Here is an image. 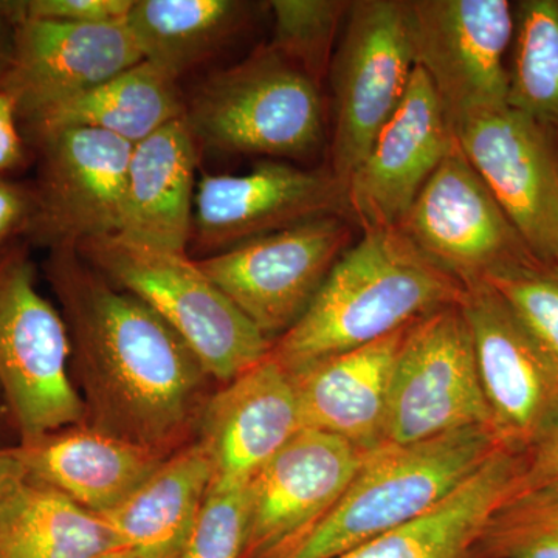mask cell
<instances>
[{"mask_svg": "<svg viewBox=\"0 0 558 558\" xmlns=\"http://www.w3.org/2000/svg\"><path fill=\"white\" fill-rule=\"evenodd\" d=\"M197 148L185 117L134 145L120 236L148 247L185 253L193 231Z\"/></svg>", "mask_w": 558, "mask_h": 558, "instance_id": "7402d4cb", "label": "cell"}, {"mask_svg": "<svg viewBox=\"0 0 558 558\" xmlns=\"http://www.w3.org/2000/svg\"><path fill=\"white\" fill-rule=\"evenodd\" d=\"M458 303L407 330L389 392L384 447L473 427L492 432L472 336Z\"/></svg>", "mask_w": 558, "mask_h": 558, "instance_id": "9c48e42d", "label": "cell"}, {"mask_svg": "<svg viewBox=\"0 0 558 558\" xmlns=\"http://www.w3.org/2000/svg\"><path fill=\"white\" fill-rule=\"evenodd\" d=\"M557 142H558V135H557Z\"/></svg>", "mask_w": 558, "mask_h": 558, "instance_id": "60d3db41", "label": "cell"}, {"mask_svg": "<svg viewBox=\"0 0 558 558\" xmlns=\"http://www.w3.org/2000/svg\"><path fill=\"white\" fill-rule=\"evenodd\" d=\"M134 0H0V14L13 27L25 22L110 24L124 22Z\"/></svg>", "mask_w": 558, "mask_h": 558, "instance_id": "d6a6232c", "label": "cell"}, {"mask_svg": "<svg viewBox=\"0 0 558 558\" xmlns=\"http://www.w3.org/2000/svg\"><path fill=\"white\" fill-rule=\"evenodd\" d=\"M211 483L197 440L171 454L108 519L135 558H180Z\"/></svg>", "mask_w": 558, "mask_h": 558, "instance_id": "484cf974", "label": "cell"}, {"mask_svg": "<svg viewBox=\"0 0 558 558\" xmlns=\"http://www.w3.org/2000/svg\"><path fill=\"white\" fill-rule=\"evenodd\" d=\"M33 211L35 196L32 182L0 178V248L14 242H27Z\"/></svg>", "mask_w": 558, "mask_h": 558, "instance_id": "836d02e7", "label": "cell"}, {"mask_svg": "<svg viewBox=\"0 0 558 558\" xmlns=\"http://www.w3.org/2000/svg\"><path fill=\"white\" fill-rule=\"evenodd\" d=\"M301 428L292 379L269 352L205 403L196 440L211 465L209 487L247 486Z\"/></svg>", "mask_w": 558, "mask_h": 558, "instance_id": "d6986e66", "label": "cell"}, {"mask_svg": "<svg viewBox=\"0 0 558 558\" xmlns=\"http://www.w3.org/2000/svg\"><path fill=\"white\" fill-rule=\"evenodd\" d=\"M102 558H135L134 554L130 549L117 550V553L109 554V556Z\"/></svg>", "mask_w": 558, "mask_h": 558, "instance_id": "ab89813d", "label": "cell"}, {"mask_svg": "<svg viewBox=\"0 0 558 558\" xmlns=\"http://www.w3.org/2000/svg\"><path fill=\"white\" fill-rule=\"evenodd\" d=\"M475 558H558V490L517 492L488 520Z\"/></svg>", "mask_w": 558, "mask_h": 558, "instance_id": "f546056e", "label": "cell"}, {"mask_svg": "<svg viewBox=\"0 0 558 558\" xmlns=\"http://www.w3.org/2000/svg\"><path fill=\"white\" fill-rule=\"evenodd\" d=\"M464 286L396 229L366 230L270 355L289 374L366 347L457 304Z\"/></svg>", "mask_w": 558, "mask_h": 558, "instance_id": "7a4b0ae2", "label": "cell"}, {"mask_svg": "<svg viewBox=\"0 0 558 558\" xmlns=\"http://www.w3.org/2000/svg\"><path fill=\"white\" fill-rule=\"evenodd\" d=\"M323 215L349 218L347 189L329 168L264 160L247 174L197 182L191 240L209 256Z\"/></svg>", "mask_w": 558, "mask_h": 558, "instance_id": "2e32d148", "label": "cell"}, {"mask_svg": "<svg viewBox=\"0 0 558 558\" xmlns=\"http://www.w3.org/2000/svg\"><path fill=\"white\" fill-rule=\"evenodd\" d=\"M76 248L116 288L137 296L167 322L213 380L227 384L269 355L271 341L186 253L148 247L120 234L95 238Z\"/></svg>", "mask_w": 558, "mask_h": 558, "instance_id": "5b68a950", "label": "cell"}, {"mask_svg": "<svg viewBox=\"0 0 558 558\" xmlns=\"http://www.w3.org/2000/svg\"><path fill=\"white\" fill-rule=\"evenodd\" d=\"M7 428L14 433L13 427H11L10 414L9 410H7L5 400H3L2 392H0V439H2L3 432H5Z\"/></svg>", "mask_w": 558, "mask_h": 558, "instance_id": "f35d334b", "label": "cell"}, {"mask_svg": "<svg viewBox=\"0 0 558 558\" xmlns=\"http://www.w3.org/2000/svg\"><path fill=\"white\" fill-rule=\"evenodd\" d=\"M140 61L124 22H25L14 27L13 53L0 86L24 124Z\"/></svg>", "mask_w": 558, "mask_h": 558, "instance_id": "ac0fdd59", "label": "cell"}, {"mask_svg": "<svg viewBox=\"0 0 558 558\" xmlns=\"http://www.w3.org/2000/svg\"><path fill=\"white\" fill-rule=\"evenodd\" d=\"M396 230L464 288L532 258L458 142L418 191Z\"/></svg>", "mask_w": 558, "mask_h": 558, "instance_id": "7c38bea8", "label": "cell"}, {"mask_svg": "<svg viewBox=\"0 0 558 558\" xmlns=\"http://www.w3.org/2000/svg\"><path fill=\"white\" fill-rule=\"evenodd\" d=\"M509 108L558 135V0L513 3Z\"/></svg>", "mask_w": 558, "mask_h": 558, "instance_id": "83f0119b", "label": "cell"}, {"mask_svg": "<svg viewBox=\"0 0 558 558\" xmlns=\"http://www.w3.org/2000/svg\"><path fill=\"white\" fill-rule=\"evenodd\" d=\"M416 65L427 73L451 124L508 106L515 17L508 0H409Z\"/></svg>", "mask_w": 558, "mask_h": 558, "instance_id": "4fadbf2b", "label": "cell"}, {"mask_svg": "<svg viewBox=\"0 0 558 558\" xmlns=\"http://www.w3.org/2000/svg\"><path fill=\"white\" fill-rule=\"evenodd\" d=\"M558 365V264L527 258L484 279Z\"/></svg>", "mask_w": 558, "mask_h": 558, "instance_id": "4dcf8cb0", "label": "cell"}, {"mask_svg": "<svg viewBox=\"0 0 558 558\" xmlns=\"http://www.w3.org/2000/svg\"><path fill=\"white\" fill-rule=\"evenodd\" d=\"M248 17L250 3L240 0H134L124 24L143 61L179 81L218 53Z\"/></svg>", "mask_w": 558, "mask_h": 558, "instance_id": "4316f807", "label": "cell"}, {"mask_svg": "<svg viewBox=\"0 0 558 558\" xmlns=\"http://www.w3.org/2000/svg\"><path fill=\"white\" fill-rule=\"evenodd\" d=\"M459 307L470 329L492 433L526 454L558 422V365L486 282L465 286Z\"/></svg>", "mask_w": 558, "mask_h": 558, "instance_id": "8fae6325", "label": "cell"}, {"mask_svg": "<svg viewBox=\"0 0 558 558\" xmlns=\"http://www.w3.org/2000/svg\"><path fill=\"white\" fill-rule=\"evenodd\" d=\"M14 27L0 14V80L5 75L13 53Z\"/></svg>", "mask_w": 558, "mask_h": 558, "instance_id": "74e56055", "label": "cell"}, {"mask_svg": "<svg viewBox=\"0 0 558 558\" xmlns=\"http://www.w3.org/2000/svg\"><path fill=\"white\" fill-rule=\"evenodd\" d=\"M245 487H209L180 558H242Z\"/></svg>", "mask_w": 558, "mask_h": 558, "instance_id": "1f68e13d", "label": "cell"}, {"mask_svg": "<svg viewBox=\"0 0 558 558\" xmlns=\"http://www.w3.org/2000/svg\"><path fill=\"white\" fill-rule=\"evenodd\" d=\"M128 549L108 519L22 472L0 498V558H102Z\"/></svg>", "mask_w": 558, "mask_h": 558, "instance_id": "cb8c5ba5", "label": "cell"}, {"mask_svg": "<svg viewBox=\"0 0 558 558\" xmlns=\"http://www.w3.org/2000/svg\"><path fill=\"white\" fill-rule=\"evenodd\" d=\"M451 126L532 256L558 264L557 135L509 106L469 113Z\"/></svg>", "mask_w": 558, "mask_h": 558, "instance_id": "5bb4252c", "label": "cell"}, {"mask_svg": "<svg viewBox=\"0 0 558 558\" xmlns=\"http://www.w3.org/2000/svg\"><path fill=\"white\" fill-rule=\"evenodd\" d=\"M13 453L28 476L98 515L119 508L171 457L83 424L13 444Z\"/></svg>", "mask_w": 558, "mask_h": 558, "instance_id": "44dd1931", "label": "cell"}, {"mask_svg": "<svg viewBox=\"0 0 558 558\" xmlns=\"http://www.w3.org/2000/svg\"><path fill=\"white\" fill-rule=\"evenodd\" d=\"M553 488L558 490V422L548 436L529 451L519 492Z\"/></svg>", "mask_w": 558, "mask_h": 558, "instance_id": "d590c367", "label": "cell"}, {"mask_svg": "<svg viewBox=\"0 0 558 558\" xmlns=\"http://www.w3.org/2000/svg\"><path fill=\"white\" fill-rule=\"evenodd\" d=\"M486 427L366 454L328 515L277 558H337L427 513L499 449Z\"/></svg>", "mask_w": 558, "mask_h": 558, "instance_id": "3957f363", "label": "cell"}, {"mask_svg": "<svg viewBox=\"0 0 558 558\" xmlns=\"http://www.w3.org/2000/svg\"><path fill=\"white\" fill-rule=\"evenodd\" d=\"M31 245L0 248V392L17 442L84 424L68 326L36 286Z\"/></svg>", "mask_w": 558, "mask_h": 558, "instance_id": "8992f818", "label": "cell"}, {"mask_svg": "<svg viewBox=\"0 0 558 558\" xmlns=\"http://www.w3.org/2000/svg\"><path fill=\"white\" fill-rule=\"evenodd\" d=\"M270 46L318 87L328 78L336 39L347 21V0H274Z\"/></svg>", "mask_w": 558, "mask_h": 558, "instance_id": "f1b7e54d", "label": "cell"}, {"mask_svg": "<svg viewBox=\"0 0 558 558\" xmlns=\"http://www.w3.org/2000/svg\"><path fill=\"white\" fill-rule=\"evenodd\" d=\"M33 161L16 106L0 86V178H11Z\"/></svg>", "mask_w": 558, "mask_h": 558, "instance_id": "e575fe53", "label": "cell"}, {"mask_svg": "<svg viewBox=\"0 0 558 558\" xmlns=\"http://www.w3.org/2000/svg\"><path fill=\"white\" fill-rule=\"evenodd\" d=\"M28 146L36 161L28 245L78 247L120 233L132 143L70 128L31 140Z\"/></svg>", "mask_w": 558, "mask_h": 558, "instance_id": "30bf717a", "label": "cell"}, {"mask_svg": "<svg viewBox=\"0 0 558 558\" xmlns=\"http://www.w3.org/2000/svg\"><path fill=\"white\" fill-rule=\"evenodd\" d=\"M409 328L289 374L303 428L337 436L363 453L381 449L396 360Z\"/></svg>", "mask_w": 558, "mask_h": 558, "instance_id": "ffe728a7", "label": "cell"}, {"mask_svg": "<svg viewBox=\"0 0 558 558\" xmlns=\"http://www.w3.org/2000/svg\"><path fill=\"white\" fill-rule=\"evenodd\" d=\"M416 68L409 0H355L329 69L332 140L329 171L347 189Z\"/></svg>", "mask_w": 558, "mask_h": 558, "instance_id": "52a82bcc", "label": "cell"}, {"mask_svg": "<svg viewBox=\"0 0 558 558\" xmlns=\"http://www.w3.org/2000/svg\"><path fill=\"white\" fill-rule=\"evenodd\" d=\"M348 216L323 215L196 259L267 340L288 332L352 245Z\"/></svg>", "mask_w": 558, "mask_h": 558, "instance_id": "ba28073f", "label": "cell"}, {"mask_svg": "<svg viewBox=\"0 0 558 558\" xmlns=\"http://www.w3.org/2000/svg\"><path fill=\"white\" fill-rule=\"evenodd\" d=\"M317 84L269 43L213 72L185 101L197 145L231 156L307 159L325 145Z\"/></svg>", "mask_w": 558, "mask_h": 558, "instance_id": "277c9868", "label": "cell"}, {"mask_svg": "<svg viewBox=\"0 0 558 558\" xmlns=\"http://www.w3.org/2000/svg\"><path fill=\"white\" fill-rule=\"evenodd\" d=\"M454 143L449 113L416 65L398 110L348 180L349 218L363 231L396 229Z\"/></svg>", "mask_w": 558, "mask_h": 558, "instance_id": "e0dca14e", "label": "cell"}, {"mask_svg": "<svg viewBox=\"0 0 558 558\" xmlns=\"http://www.w3.org/2000/svg\"><path fill=\"white\" fill-rule=\"evenodd\" d=\"M366 454L347 440L301 428L245 486L242 558H277L328 515Z\"/></svg>", "mask_w": 558, "mask_h": 558, "instance_id": "9a60e30c", "label": "cell"}, {"mask_svg": "<svg viewBox=\"0 0 558 558\" xmlns=\"http://www.w3.org/2000/svg\"><path fill=\"white\" fill-rule=\"evenodd\" d=\"M524 461V454L499 447L427 513L337 558H475L488 520L519 492Z\"/></svg>", "mask_w": 558, "mask_h": 558, "instance_id": "603a6c76", "label": "cell"}, {"mask_svg": "<svg viewBox=\"0 0 558 558\" xmlns=\"http://www.w3.org/2000/svg\"><path fill=\"white\" fill-rule=\"evenodd\" d=\"M43 267L68 326L83 425L167 454L189 446L213 380L193 349L78 248L49 250Z\"/></svg>", "mask_w": 558, "mask_h": 558, "instance_id": "6da1fadb", "label": "cell"}, {"mask_svg": "<svg viewBox=\"0 0 558 558\" xmlns=\"http://www.w3.org/2000/svg\"><path fill=\"white\" fill-rule=\"evenodd\" d=\"M20 472H22V465L14 457L13 444H0V498L7 483Z\"/></svg>", "mask_w": 558, "mask_h": 558, "instance_id": "8d00e7d4", "label": "cell"}, {"mask_svg": "<svg viewBox=\"0 0 558 558\" xmlns=\"http://www.w3.org/2000/svg\"><path fill=\"white\" fill-rule=\"evenodd\" d=\"M185 97L179 81L148 61L117 73L22 124L25 140L70 128L108 132L137 145L171 121L185 117Z\"/></svg>", "mask_w": 558, "mask_h": 558, "instance_id": "d4e9b609", "label": "cell"}]
</instances>
